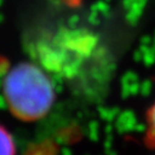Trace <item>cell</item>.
<instances>
[{
	"instance_id": "cell-3",
	"label": "cell",
	"mask_w": 155,
	"mask_h": 155,
	"mask_svg": "<svg viewBox=\"0 0 155 155\" xmlns=\"http://www.w3.org/2000/svg\"><path fill=\"white\" fill-rule=\"evenodd\" d=\"M144 145L148 150H155V101L145 113Z\"/></svg>"
},
{
	"instance_id": "cell-1",
	"label": "cell",
	"mask_w": 155,
	"mask_h": 155,
	"mask_svg": "<svg viewBox=\"0 0 155 155\" xmlns=\"http://www.w3.org/2000/svg\"><path fill=\"white\" fill-rule=\"evenodd\" d=\"M1 92L12 116L25 123L47 116L56 99L52 75L36 61L12 67L2 78Z\"/></svg>"
},
{
	"instance_id": "cell-2",
	"label": "cell",
	"mask_w": 155,
	"mask_h": 155,
	"mask_svg": "<svg viewBox=\"0 0 155 155\" xmlns=\"http://www.w3.org/2000/svg\"><path fill=\"white\" fill-rule=\"evenodd\" d=\"M98 40L91 33L75 29H62L41 43L36 50L35 60L50 72L52 77L75 81L92 63Z\"/></svg>"
},
{
	"instance_id": "cell-5",
	"label": "cell",
	"mask_w": 155,
	"mask_h": 155,
	"mask_svg": "<svg viewBox=\"0 0 155 155\" xmlns=\"http://www.w3.org/2000/svg\"><path fill=\"white\" fill-rule=\"evenodd\" d=\"M0 155H16V144L12 133L0 124Z\"/></svg>"
},
{
	"instance_id": "cell-4",
	"label": "cell",
	"mask_w": 155,
	"mask_h": 155,
	"mask_svg": "<svg viewBox=\"0 0 155 155\" xmlns=\"http://www.w3.org/2000/svg\"><path fill=\"white\" fill-rule=\"evenodd\" d=\"M60 145L52 138L44 139L41 141L30 145L23 155H59Z\"/></svg>"
}]
</instances>
